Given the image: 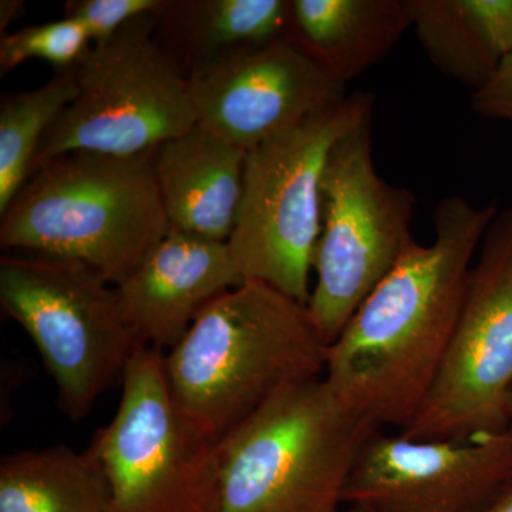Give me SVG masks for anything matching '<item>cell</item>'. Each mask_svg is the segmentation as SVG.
<instances>
[{"mask_svg":"<svg viewBox=\"0 0 512 512\" xmlns=\"http://www.w3.org/2000/svg\"><path fill=\"white\" fill-rule=\"evenodd\" d=\"M494 204L451 195L434 208V241H413L326 349V382L380 430L402 431L429 394L466 301Z\"/></svg>","mask_w":512,"mask_h":512,"instance_id":"1","label":"cell"},{"mask_svg":"<svg viewBox=\"0 0 512 512\" xmlns=\"http://www.w3.org/2000/svg\"><path fill=\"white\" fill-rule=\"evenodd\" d=\"M326 349L308 306L245 281L164 353V372L184 420L218 444L276 393L325 375Z\"/></svg>","mask_w":512,"mask_h":512,"instance_id":"2","label":"cell"},{"mask_svg":"<svg viewBox=\"0 0 512 512\" xmlns=\"http://www.w3.org/2000/svg\"><path fill=\"white\" fill-rule=\"evenodd\" d=\"M154 154L73 151L53 158L2 215L0 245L83 262L120 285L171 229Z\"/></svg>","mask_w":512,"mask_h":512,"instance_id":"3","label":"cell"},{"mask_svg":"<svg viewBox=\"0 0 512 512\" xmlns=\"http://www.w3.org/2000/svg\"><path fill=\"white\" fill-rule=\"evenodd\" d=\"M379 430L325 377L292 384L218 443L212 512H340L357 458Z\"/></svg>","mask_w":512,"mask_h":512,"instance_id":"4","label":"cell"},{"mask_svg":"<svg viewBox=\"0 0 512 512\" xmlns=\"http://www.w3.org/2000/svg\"><path fill=\"white\" fill-rule=\"evenodd\" d=\"M375 97L350 93L316 116L247 151L241 204L228 248L244 281L308 306L330 150L373 114Z\"/></svg>","mask_w":512,"mask_h":512,"instance_id":"5","label":"cell"},{"mask_svg":"<svg viewBox=\"0 0 512 512\" xmlns=\"http://www.w3.org/2000/svg\"><path fill=\"white\" fill-rule=\"evenodd\" d=\"M0 305L35 343L60 409L86 419L140 348L116 286L83 262L25 254L0 259Z\"/></svg>","mask_w":512,"mask_h":512,"instance_id":"6","label":"cell"},{"mask_svg":"<svg viewBox=\"0 0 512 512\" xmlns=\"http://www.w3.org/2000/svg\"><path fill=\"white\" fill-rule=\"evenodd\" d=\"M154 15L94 43L74 67L79 92L43 138L32 174L73 151L153 153L198 123L187 74L161 46Z\"/></svg>","mask_w":512,"mask_h":512,"instance_id":"7","label":"cell"},{"mask_svg":"<svg viewBox=\"0 0 512 512\" xmlns=\"http://www.w3.org/2000/svg\"><path fill=\"white\" fill-rule=\"evenodd\" d=\"M373 114L330 150L323 171L320 234L309 315L326 346L414 241L416 197L387 183L373 161Z\"/></svg>","mask_w":512,"mask_h":512,"instance_id":"8","label":"cell"},{"mask_svg":"<svg viewBox=\"0 0 512 512\" xmlns=\"http://www.w3.org/2000/svg\"><path fill=\"white\" fill-rule=\"evenodd\" d=\"M119 409L92 447L110 512H212L218 444L192 429L164 372V352L140 346L121 377Z\"/></svg>","mask_w":512,"mask_h":512,"instance_id":"9","label":"cell"},{"mask_svg":"<svg viewBox=\"0 0 512 512\" xmlns=\"http://www.w3.org/2000/svg\"><path fill=\"white\" fill-rule=\"evenodd\" d=\"M512 394V210L498 211L471 269L436 380L406 429L413 439L508 430Z\"/></svg>","mask_w":512,"mask_h":512,"instance_id":"10","label":"cell"},{"mask_svg":"<svg viewBox=\"0 0 512 512\" xmlns=\"http://www.w3.org/2000/svg\"><path fill=\"white\" fill-rule=\"evenodd\" d=\"M512 481V431L413 439L376 431L343 504L365 512H480Z\"/></svg>","mask_w":512,"mask_h":512,"instance_id":"11","label":"cell"},{"mask_svg":"<svg viewBox=\"0 0 512 512\" xmlns=\"http://www.w3.org/2000/svg\"><path fill=\"white\" fill-rule=\"evenodd\" d=\"M188 89L198 123L245 151L349 94L286 36L205 64L188 74Z\"/></svg>","mask_w":512,"mask_h":512,"instance_id":"12","label":"cell"},{"mask_svg":"<svg viewBox=\"0 0 512 512\" xmlns=\"http://www.w3.org/2000/svg\"><path fill=\"white\" fill-rule=\"evenodd\" d=\"M244 282L227 242L171 227L116 289L138 342L165 353L212 302Z\"/></svg>","mask_w":512,"mask_h":512,"instance_id":"13","label":"cell"},{"mask_svg":"<svg viewBox=\"0 0 512 512\" xmlns=\"http://www.w3.org/2000/svg\"><path fill=\"white\" fill-rule=\"evenodd\" d=\"M247 151L197 123L160 146L154 174L171 227L228 242L237 224Z\"/></svg>","mask_w":512,"mask_h":512,"instance_id":"14","label":"cell"},{"mask_svg":"<svg viewBox=\"0 0 512 512\" xmlns=\"http://www.w3.org/2000/svg\"><path fill=\"white\" fill-rule=\"evenodd\" d=\"M412 0H291L286 37L348 86L412 29Z\"/></svg>","mask_w":512,"mask_h":512,"instance_id":"15","label":"cell"},{"mask_svg":"<svg viewBox=\"0 0 512 512\" xmlns=\"http://www.w3.org/2000/svg\"><path fill=\"white\" fill-rule=\"evenodd\" d=\"M154 19L161 46L188 77L228 53L284 37L291 0H163Z\"/></svg>","mask_w":512,"mask_h":512,"instance_id":"16","label":"cell"},{"mask_svg":"<svg viewBox=\"0 0 512 512\" xmlns=\"http://www.w3.org/2000/svg\"><path fill=\"white\" fill-rule=\"evenodd\" d=\"M412 15L430 62L473 92L512 56V0H412Z\"/></svg>","mask_w":512,"mask_h":512,"instance_id":"17","label":"cell"},{"mask_svg":"<svg viewBox=\"0 0 512 512\" xmlns=\"http://www.w3.org/2000/svg\"><path fill=\"white\" fill-rule=\"evenodd\" d=\"M110 501L92 444L15 451L0 461V512H110Z\"/></svg>","mask_w":512,"mask_h":512,"instance_id":"18","label":"cell"},{"mask_svg":"<svg viewBox=\"0 0 512 512\" xmlns=\"http://www.w3.org/2000/svg\"><path fill=\"white\" fill-rule=\"evenodd\" d=\"M76 72L55 76L30 92L5 94L0 101V215L32 174L43 138L60 114L76 99Z\"/></svg>","mask_w":512,"mask_h":512,"instance_id":"19","label":"cell"},{"mask_svg":"<svg viewBox=\"0 0 512 512\" xmlns=\"http://www.w3.org/2000/svg\"><path fill=\"white\" fill-rule=\"evenodd\" d=\"M92 39L77 20L64 18L43 25L28 26L2 35L0 73L6 74L30 59H42L56 70H69L82 62Z\"/></svg>","mask_w":512,"mask_h":512,"instance_id":"20","label":"cell"},{"mask_svg":"<svg viewBox=\"0 0 512 512\" xmlns=\"http://www.w3.org/2000/svg\"><path fill=\"white\" fill-rule=\"evenodd\" d=\"M161 5L163 0H70L64 3V16L77 20L94 45L116 35L131 20L154 15Z\"/></svg>","mask_w":512,"mask_h":512,"instance_id":"21","label":"cell"},{"mask_svg":"<svg viewBox=\"0 0 512 512\" xmlns=\"http://www.w3.org/2000/svg\"><path fill=\"white\" fill-rule=\"evenodd\" d=\"M471 109L483 119L512 123V56L500 64L490 82L473 92Z\"/></svg>","mask_w":512,"mask_h":512,"instance_id":"22","label":"cell"},{"mask_svg":"<svg viewBox=\"0 0 512 512\" xmlns=\"http://www.w3.org/2000/svg\"><path fill=\"white\" fill-rule=\"evenodd\" d=\"M23 8H25V2H20V0H2L0 2V29H2V33L5 32V29L13 20L19 19Z\"/></svg>","mask_w":512,"mask_h":512,"instance_id":"23","label":"cell"},{"mask_svg":"<svg viewBox=\"0 0 512 512\" xmlns=\"http://www.w3.org/2000/svg\"><path fill=\"white\" fill-rule=\"evenodd\" d=\"M480 512H512V481Z\"/></svg>","mask_w":512,"mask_h":512,"instance_id":"24","label":"cell"},{"mask_svg":"<svg viewBox=\"0 0 512 512\" xmlns=\"http://www.w3.org/2000/svg\"><path fill=\"white\" fill-rule=\"evenodd\" d=\"M508 430L512 431V394H511L510 406H508Z\"/></svg>","mask_w":512,"mask_h":512,"instance_id":"25","label":"cell"},{"mask_svg":"<svg viewBox=\"0 0 512 512\" xmlns=\"http://www.w3.org/2000/svg\"><path fill=\"white\" fill-rule=\"evenodd\" d=\"M349 512H365L362 510H355V508H350Z\"/></svg>","mask_w":512,"mask_h":512,"instance_id":"26","label":"cell"}]
</instances>
